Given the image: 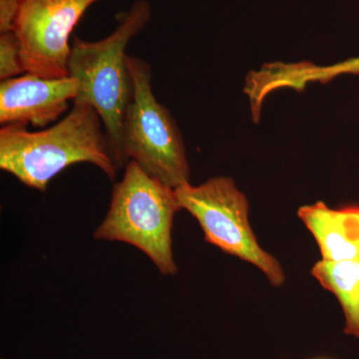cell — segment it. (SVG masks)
<instances>
[{"mask_svg": "<svg viewBox=\"0 0 359 359\" xmlns=\"http://www.w3.org/2000/svg\"><path fill=\"white\" fill-rule=\"evenodd\" d=\"M79 163L94 165L112 181L120 170L102 120L87 104L73 102L63 119L40 131L0 128V169L28 188L45 192L52 179Z\"/></svg>", "mask_w": 359, "mask_h": 359, "instance_id": "1", "label": "cell"}, {"mask_svg": "<svg viewBox=\"0 0 359 359\" xmlns=\"http://www.w3.org/2000/svg\"><path fill=\"white\" fill-rule=\"evenodd\" d=\"M151 18L149 1L136 0L128 11L120 14L117 27L105 39L85 41L76 36L71 45L68 75L79 82L73 102L87 104L100 116L120 170L128 163L123 154L122 130L133 88L126 49Z\"/></svg>", "mask_w": 359, "mask_h": 359, "instance_id": "2", "label": "cell"}, {"mask_svg": "<svg viewBox=\"0 0 359 359\" xmlns=\"http://www.w3.org/2000/svg\"><path fill=\"white\" fill-rule=\"evenodd\" d=\"M181 208L174 189L130 160L115 184L109 210L93 233L98 241L121 242L140 250L163 276L177 273L172 231Z\"/></svg>", "mask_w": 359, "mask_h": 359, "instance_id": "3", "label": "cell"}, {"mask_svg": "<svg viewBox=\"0 0 359 359\" xmlns=\"http://www.w3.org/2000/svg\"><path fill=\"white\" fill-rule=\"evenodd\" d=\"M132 97L122 130L123 154L172 189L190 184L183 136L173 116L152 88V69L145 60L127 55Z\"/></svg>", "mask_w": 359, "mask_h": 359, "instance_id": "4", "label": "cell"}, {"mask_svg": "<svg viewBox=\"0 0 359 359\" xmlns=\"http://www.w3.org/2000/svg\"><path fill=\"white\" fill-rule=\"evenodd\" d=\"M181 210L197 219L205 242L231 256L254 264L273 287L285 282V271L271 255L257 244L249 223V203L228 177H214L199 186L175 189Z\"/></svg>", "mask_w": 359, "mask_h": 359, "instance_id": "5", "label": "cell"}, {"mask_svg": "<svg viewBox=\"0 0 359 359\" xmlns=\"http://www.w3.org/2000/svg\"><path fill=\"white\" fill-rule=\"evenodd\" d=\"M101 0H20L13 25L27 73L43 78L68 75L71 33Z\"/></svg>", "mask_w": 359, "mask_h": 359, "instance_id": "6", "label": "cell"}, {"mask_svg": "<svg viewBox=\"0 0 359 359\" xmlns=\"http://www.w3.org/2000/svg\"><path fill=\"white\" fill-rule=\"evenodd\" d=\"M79 91L75 78H43L26 72L0 83V124L47 128L69 109Z\"/></svg>", "mask_w": 359, "mask_h": 359, "instance_id": "7", "label": "cell"}, {"mask_svg": "<svg viewBox=\"0 0 359 359\" xmlns=\"http://www.w3.org/2000/svg\"><path fill=\"white\" fill-rule=\"evenodd\" d=\"M299 219L313 233L325 261L359 257V208L334 210L325 203L302 205Z\"/></svg>", "mask_w": 359, "mask_h": 359, "instance_id": "8", "label": "cell"}, {"mask_svg": "<svg viewBox=\"0 0 359 359\" xmlns=\"http://www.w3.org/2000/svg\"><path fill=\"white\" fill-rule=\"evenodd\" d=\"M311 275L339 299L346 316L344 334L359 339V257L344 261L318 262Z\"/></svg>", "mask_w": 359, "mask_h": 359, "instance_id": "9", "label": "cell"}, {"mask_svg": "<svg viewBox=\"0 0 359 359\" xmlns=\"http://www.w3.org/2000/svg\"><path fill=\"white\" fill-rule=\"evenodd\" d=\"M25 72L18 37L13 32L0 33V80L20 76Z\"/></svg>", "mask_w": 359, "mask_h": 359, "instance_id": "10", "label": "cell"}, {"mask_svg": "<svg viewBox=\"0 0 359 359\" xmlns=\"http://www.w3.org/2000/svg\"><path fill=\"white\" fill-rule=\"evenodd\" d=\"M339 74H359V57L325 68H314L306 71V81L311 79H330Z\"/></svg>", "mask_w": 359, "mask_h": 359, "instance_id": "11", "label": "cell"}, {"mask_svg": "<svg viewBox=\"0 0 359 359\" xmlns=\"http://www.w3.org/2000/svg\"><path fill=\"white\" fill-rule=\"evenodd\" d=\"M20 0H0V33L13 30L14 18Z\"/></svg>", "mask_w": 359, "mask_h": 359, "instance_id": "12", "label": "cell"}, {"mask_svg": "<svg viewBox=\"0 0 359 359\" xmlns=\"http://www.w3.org/2000/svg\"><path fill=\"white\" fill-rule=\"evenodd\" d=\"M314 359H330V358H314Z\"/></svg>", "mask_w": 359, "mask_h": 359, "instance_id": "13", "label": "cell"}]
</instances>
